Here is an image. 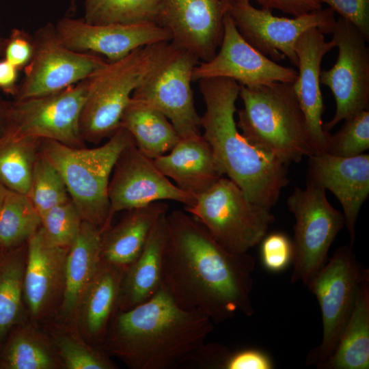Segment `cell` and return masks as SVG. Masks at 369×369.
I'll return each mask as SVG.
<instances>
[{
  "instance_id": "cell-45",
  "label": "cell",
  "mask_w": 369,
  "mask_h": 369,
  "mask_svg": "<svg viewBox=\"0 0 369 369\" xmlns=\"http://www.w3.org/2000/svg\"><path fill=\"white\" fill-rule=\"evenodd\" d=\"M68 3V16H72L77 9V0H67Z\"/></svg>"
},
{
  "instance_id": "cell-35",
  "label": "cell",
  "mask_w": 369,
  "mask_h": 369,
  "mask_svg": "<svg viewBox=\"0 0 369 369\" xmlns=\"http://www.w3.org/2000/svg\"><path fill=\"white\" fill-rule=\"evenodd\" d=\"M83 219L70 199L41 215V227L54 244L69 248L79 231Z\"/></svg>"
},
{
  "instance_id": "cell-44",
  "label": "cell",
  "mask_w": 369,
  "mask_h": 369,
  "mask_svg": "<svg viewBox=\"0 0 369 369\" xmlns=\"http://www.w3.org/2000/svg\"><path fill=\"white\" fill-rule=\"evenodd\" d=\"M11 101L3 99L0 96V137L3 135L8 127V112Z\"/></svg>"
},
{
  "instance_id": "cell-38",
  "label": "cell",
  "mask_w": 369,
  "mask_h": 369,
  "mask_svg": "<svg viewBox=\"0 0 369 369\" xmlns=\"http://www.w3.org/2000/svg\"><path fill=\"white\" fill-rule=\"evenodd\" d=\"M58 348L68 369H111L113 366L105 357L70 338H62Z\"/></svg>"
},
{
  "instance_id": "cell-23",
  "label": "cell",
  "mask_w": 369,
  "mask_h": 369,
  "mask_svg": "<svg viewBox=\"0 0 369 369\" xmlns=\"http://www.w3.org/2000/svg\"><path fill=\"white\" fill-rule=\"evenodd\" d=\"M167 213L154 226L140 255L123 271L117 304L119 311L148 301L163 284V262L167 241Z\"/></svg>"
},
{
  "instance_id": "cell-33",
  "label": "cell",
  "mask_w": 369,
  "mask_h": 369,
  "mask_svg": "<svg viewBox=\"0 0 369 369\" xmlns=\"http://www.w3.org/2000/svg\"><path fill=\"white\" fill-rule=\"evenodd\" d=\"M28 196L40 217L51 208L70 199L61 174L40 151Z\"/></svg>"
},
{
  "instance_id": "cell-37",
  "label": "cell",
  "mask_w": 369,
  "mask_h": 369,
  "mask_svg": "<svg viewBox=\"0 0 369 369\" xmlns=\"http://www.w3.org/2000/svg\"><path fill=\"white\" fill-rule=\"evenodd\" d=\"M260 243V259L267 271L279 273L292 263V242L286 234L282 232L266 234Z\"/></svg>"
},
{
  "instance_id": "cell-26",
  "label": "cell",
  "mask_w": 369,
  "mask_h": 369,
  "mask_svg": "<svg viewBox=\"0 0 369 369\" xmlns=\"http://www.w3.org/2000/svg\"><path fill=\"white\" fill-rule=\"evenodd\" d=\"M320 369L369 368V270L364 269L350 317Z\"/></svg>"
},
{
  "instance_id": "cell-12",
  "label": "cell",
  "mask_w": 369,
  "mask_h": 369,
  "mask_svg": "<svg viewBox=\"0 0 369 369\" xmlns=\"http://www.w3.org/2000/svg\"><path fill=\"white\" fill-rule=\"evenodd\" d=\"M228 12L254 48L274 62L287 58L297 68L295 46L301 35L311 28L331 33L336 21L335 12L329 8L286 18L274 16L269 9H258L249 1L228 2Z\"/></svg>"
},
{
  "instance_id": "cell-29",
  "label": "cell",
  "mask_w": 369,
  "mask_h": 369,
  "mask_svg": "<svg viewBox=\"0 0 369 369\" xmlns=\"http://www.w3.org/2000/svg\"><path fill=\"white\" fill-rule=\"evenodd\" d=\"M41 140L5 132L0 137V182L28 195Z\"/></svg>"
},
{
  "instance_id": "cell-27",
  "label": "cell",
  "mask_w": 369,
  "mask_h": 369,
  "mask_svg": "<svg viewBox=\"0 0 369 369\" xmlns=\"http://www.w3.org/2000/svg\"><path fill=\"white\" fill-rule=\"evenodd\" d=\"M120 126L128 131L137 148L152 159L169 152L180 139L164 114L132 98L123 112Z\"/></svg>"
},
{
  "instance_id": "cell-2",
  "label": "cell",
  "mask_w": 369,
  "mask_h": 369,
  "mask_svg": "<svg viewBox=\"0 0 369 369\" xmlns=\"http://www.w3.org/2000/svg\"><path fill=\"white\" fill-rule=\"evenodd\" d=\"M214 323L179 307L163 284L148 301L115 316L109 350L135 369H169L190 361Z\"/></svg>"
},
{
  "instance_id": "cell-9",
  "label": "cell",
  "mask_w": 369,
  "mask_h": 369,
  "mask_svg": "<svg viewBox=\"0 0 369 369\" xmlns=\"http://www.w3.org/2000/svg\"><path fill=\"white\" fill-rule=\"evenodd\" d=\"M364 270L353 247L343 245L305 285L318 300L323 325L321 342L308 354L307 366L318 368L333 353L353 308Z\"/></svg>"
},
{
  "instance_id": "cell-48",
  "label": "cell",
  "mask_w": 369,
  "mask_h": 369,
  "mask_svg": "<svg viewBox=\"0 0 369 369\" xmlns=\"http://www.w3.org/2000/svg\"><path fill=\"white\" fill-rule=\"evenodd\" d=\"M224 1L227 2H232V1H250L251 0H224ZM254 1H257V3L260 4L261 0H254Z\"/></svg>"
},
{
  "instance_id": "cell-18",
  "label": "cell",
  "mask_w": 369,
  "mask_h": 369,
  "mask_svg": "<svg viewBox=\"0 0 369 369\" xmlns=\"http://www.w3.org/2000/svg\"><path fill=\"white\" fill-rule=\"evenodd\" d=\"M55 26L68 48L102 55L110 62L118 60L138 48L172 40L167 29L152 22L95 25L87 23L83 18L67 15Z\"/></svg>"
},
{
  "instance_id": "cell-14",
  "label": "cell",
  "mask_w": 369,
  "mask_h": 369,
  "mask_svg": "<svg viewBox=\"0 0 369 369\" xmlns=\"http://www.w3.org/2000/svg\"><path fill=\"white\" fill-rule=\"evenodd\" d=\"M332 40L338 49L335 64L321 70L320 83L331 91L336 111L333 118L323 123L329 132L339 122L369 109V49L367 40L358 29L347 20H336Z\"/></svg>"
},
{
  "instance_id": "cell-32",
  "label": "cell",
  "mask_w": 369,
  "mask_h": 369,
  "mask_svg": "<svg viewBox=\"0 0 369 369\" xmlns=\"http://www.w3.org/2000/svg\"><path fill=\"white\" fill-rule=\"evenodd\" d=\"M160 0H85L88 24L130 25L156 23Z\"/></svg>"
},
{
  "instance_id": "cell-16",
  "label": "cell",
  "mask_w": 369,
  "mask_h": 369,
  "mask_svg": "<svg viewBox=\"0 0 369 369\" xmlns=\"http://www.w3.org/2000/svg\"><path fill=\"white\" fill-rule=\"evenodd\" d=\"M297 76L294 68L279 65L249 44L227 12L219 50L210 60L200 62L194 68L192 81L227 78L240 85L254 87L277 82L294 83Z\"/></svg>"
},
{
  "instance_id": "cell-25",
  "label": "cell",
  "mask_w": 369,
  "mask_h": 369,
  "mask_svg": "<svg viewBox=\"0 0 369 369\" xmlns=\"http://www.w3.org/2000/svg\"><path fill=\"white\" fill-rule=\"evenodd\" d=\"M101 232L94 225L82 221L78 234L70 246L64 269L62 308L66 314L74 312L102 262Z\"/></svg>"
},
{
  "instance_id": "cell-5",
  "label": "cell",
  "mask_w": 369,
  "mask_h": 369,
  "mask_svg": "<svg viewBox=\"0 0 369 369\" xmlns=\"http://www.w3.org/2000/svg\"><path fill=\"white\" fill-rule=\"evenodd\" d=\"M172 44L138 48L115 61H107L87 79L86 96L79 118L84 142L98 144L120 127L133 92L159 66Z\"/></svg>"
},
{
  "instance_id": "cell-8",
  "label": "cell",
  "mask_w": 369,
  "mask_h": 369,
  "mask_svg": "<svg viewBox=\"0 0 369 369\" xmlns=\"http://www.w3.org/2000/svg\"><path fill=\"white\" fill-rule=\"evenodd\" d=\"M287 204L295 219L292 284L305 286L327 261L331 243L344 226L343 214L329 202L325 189L310 182L296 187Z\"/></svg>"
},
{
  "instance_id": "cell-6",
  "label": "cell",
  "mask_w": 369,
  "mask_h": 369,
  "mask_svg": "<svg viewBox=\"0 0 369 369\" xmlns=\"http://www.w3.org/2000/svg\"><path fill=\"white\" fill-rule=\"evenodd\" d=\"M132 138L120 126L103 145L92 148L71 147L49 139L40 144V152L61 174L82 219L101 233L109 211L110 177L118 156Z\"/></svg>"
},
{
  "instance_id": "cell-24",
  "label": "cell",
  "mask_w": 369,
  "mask_h": 369,
  "mask_svg": "<svg viewBox=\"0 0 369 369\" xmlns=\"http://www.w3.org/2000/svg\"><path fill=\"white\" fill-rule=\"evenodd\" d=\"M168 210L163 201L128 210L117 225L102 232V260L124 270L140 255L154 226Z\"/></svg>"
},
{
  "instance_id": "cell-39",
  "label": "cell",
  "mask_w": 369,
  "mask_h": 369,
  "mask_svg": "<svg viewBox=\"0 0 369 369\" xmlns=\"http://www.w3.org/2000/svg\"><path fill=\"white\" fill-rule=\"evenodd\" d=\"M34 53V41L25 30L14 28L5 38L3 57L19 70L31 62Z\"/></svg>"
},
{
  "instance_id": "cell-4",
  "label": "cell",
  "mask_w": 369,
  "mask_h": 369,
  "mask_svg": "<svg viewBox=\"0 0 369 369\" xmlns=\"http://www.w3.org/2000/svg\"><path fill=\"white\" fill-rule=\"evenodd\" d=\"M236 126L254 146L288 164L316 152L292 83L241 85Z\"/></svg>"
},
{
  "instance_id": "cell-20",
  "label": "cell",
  "mask_w": 369,
  "mask_h": 369,
  "mask_svg": "<svg viewBox=\"0 0 369 369\" xmlns=\"http://www.w3.org/2000/svg\"><path fill=\"white\" fill-rule=\"evenodd\" d=\"M334 47V42L326 41L324 33L317 28L309 29L301 34L295 46L299 71L292 85L316 153L325 152L330 133L323 129L322 118L325 106L320 87V73L324 56Z\"/></svg>"
},
{
  "instance_id": "cell-15",
  "label": "cell",
  "mask_w": 369,
  "mask_h": 369,
  "mask_svg": "<svg viewBox=\"0 0 369 369\" xmlns=\"http://www.w3.org/2000/svg\"><path fill=\"white\" fill-rule=\"evenodd\" d=\"M111 174L108 186L109 211L102 232L111 226L113 215L121 210L165 200L176 201L184 206L195 203V197L165 176L154 159L137 148L133 138L120 152Z\"/></svg>"
},
{
  "instance_id": "cell-1",
  "label": "cell",
  "mask_w": 369,
  "mask_h": 369,
  "mask_svg": "<svg viewBox=\"0 0 369 369\" xmlns=\"http://www.w3.org/2000/svg\"><path fill=\"white\" fill-rule=\"evenodd\" d=\"M166 222L163 284L176 303L214 324L251 316L253 257L227 251L186 211L168 212Z\"/></svg>"
},
{
  "instance_id": "cell-41",
  "label": "cell",
  "mask_w": 369,
  "mask_h": 369,
  "mask_svg": "<svg viewBox=\"0 0 369 369\" xmlns=\"http://www.w3.org/2000/svg\"><path fill=\"white\" fill-rule=\"evenodd\" d=\"M274 364L264 351L246 348L230 352L225 359L221 369H272Z\"/></svg>"
},
{
  "instance_id": "cell-7",
  "label": "cell",
  "mask_w": 369,
  "mask_h": 369,
  "mask_svg": "<svg viewBox=\"0 0 369 369\" xmlns=\"http://www.w3.org/2000/svg\"><path fill=\"white\" fill-rule=\"evenodd\" d=\"M184 210L221 247L237 254L247 253L259 244L275 219L269 208L249 201L234 181L224 176Z\"/></svg>"
},
{
  "instance_id": "cell-21",
  "label": "cell",
  "mask_w": 369,
  "mask_h": 369,
  "mask_svg": "<svg viewBox=\"0 0 369 369\" xmlns=\"http://www.w3.org/2000/svg\"><path fill=\"white\" fill-rule=\"evenodd\" d=\"M153 159L165 176L195 197L225 176L202 134L180 138L169 152Z\"/></svg>"
},
{
  "instance_id": "cell-30",
  "label": "cell",
  "mask_w": 369,
  "mask_h": 369,
  "mask_svg": "<svg viewBox=\"0 0 369 369\" xmlns=\"http://www.w3.org/2000/svg\"><path fill=\"white\" fill-rule=\"evenodd\" d=\"M25 251L17 246L0 258V340L18 321L22 312Z\"/></svg>"
},
{
  "instance_id": "cell-43",
  "label": "cell",
  "mask_w": 369,
  "mask_h": 369,
  "mask_svg": "<svg viewBox=\"0 0 369 369\" xmlns=\"http://www.w3.org/2000/svg\"><path fill=\"white\" fill-rule=\"evenodd\" d=\"M18 69L4 58L0 59V90L15 96L18 89Z\"/></svg>"
},
{
  "instance_id": "cell-13",
  "label": "cell",
  "mask_w": 369,
  "mask_h": 369,
  "mask_svg": "<svg viewBox=\"0 0 369 369\" xmlns=\"http://www.w3.org/2000/svg\"><path fill=\"white\" fill-rule=\"evenodd\" d=\"M199 63L194 55L172 44L161 62L131 96L164 114L180 138L201 135L191 87L193 71Z\"/></svg>"
},
{
  "instance_id": "cell-42",
  "label": "cell",
  "mask_w": 369,
  "mask_h": 369,
  "mask_svg": "<svg viewBox=\"0 0 369 369\" xmlns=\"http://www.w3.org/2000/svg\"><path fill=\"white\" fill-rule=\"evenodd\" d=\"M262 8L277 10L293 16L305 14L322 8L319 0H261Z\"/></svg>"
},
{
  "instance_id": "cell-10",
  "label": "cell",
  "mask_w": 369,
  "mask_h": 369,
  "mask_svg": "<svg viewBox=\"0 0 369 369\" xmlns=\"http://www.w3.org/2000/svg\"><path fill=\"white\" fill-rule=\"evenodd\" d=\"M33 37V55L23 69L14 100L59 92L87 79L107 62L99 55L68 48L51 23L38 28Z\"/></svg>"
},
{
  "instance_id": "cell-36",
  "label": "cell",
  "mask_w": 369,
  "mask_h": 369,
  "mask_svg": "<svg viewBox=\"0 0 369 369\" xmlns=\"http://www.w3.org/2000/svg\"><path fill=\"white\" fill-rule=\"evenodd\" d=\"M9 369H49L54 366L48 351L40 343L23 334L13 337L3 355Z\"/></svg>"
},
{
  "instance_id": "cell-17",
  "label": "cell",
  "mask_w": 369,
  "mask_h": 369,
  "mask_svg": "<svg viewBox=\"0 0 369 369\" xmlns=\"http://www.w3.org/2000/svg\"><path fill=\"white\" fill-rule=\"evenodd\" d=\"M228 10L224 0H160L156 23L169 31L174 46L204 62L221 44Z\"/></svg>"
},
{
  "instance_id": "cell-3",
  "label": "cell",
  "mask_w": 369,
  "mask_h": 369,
  "mask_svg": "<svg viewBox=\"0 0 369 369\" xmlns=\"http://www.w3.org/2000/svg\"><path fill=\"white\" fill-rule=\"evenodd\" d=\"M197 82L205 104L202 135L224 175L249 201L270 209L288 182V164L254 146L239 132L234 119L241 89L236 81L208 78Z\"/></svg>"
},
{
  "instance_id": "cell-47",
  "label": "cell",
  "mask_w": 369,
  "mask_h": 369,
  "mask_svg": "<svg viewBox=\"0 0 369 369\" xmlns=\"http://www.w3.org/2000/svg\"><path fill=\"white\" fill-rule=\"evenodd\" d=\"M5 38L0 35V57L3 56Z\"/></svg>"
},
{
  "instance_id": "cell-22",
  "label": "cell",
  "mask_w": 369,
  "mask_h": 369,
  "mask_svg": "<svg viewBox=\"0 0 369 369\" xmlns=\"http://www.w3.org/2000/svg\"><path fill=\"white\" fill-rule=\"evenodd\" d=\"M68 249L52 243L42 227L27 241L23 295L33 314L42 312L64 280Z\"/></svg>"
},
{
  "instance_id": "cell-40",
  "label": "cell",
  "mask_w": 369,
  "mask_h": 369,
  "mask_svg": "<svg viewBox=\"0 0 369 369\" xmlns=\"http://www.w3.org/2000/svg\"><path fill=\"white\" fill-rule=\"evenodd\" d=\"M355 25L369 41V0H319Z\"/></svg>"
},
{
  "instance_id": "cell-34",
  "label": "cell",
  "mask_w": 369,
  "mask_h": 369,
  "mask_svg": "<svg viewBox=\"0 0 369 369\" xmlns=\"http://www.w3.org/2000/svg\"><path fill=\"white\" fill-rule=\"evenodd\" d=\"M334 134L329 135L325 152L340 157L363 154L369 148V110H364L345 120Z\"/></svg>"
},
{
  "instance_id": "cell-11",
  "label": "cell",
  "mask_w": 369,
  "mask_h": 369,
  "mask_svg": "<svg viewBox=\"0 0 369 369\" xmlns=\"http://www.w3.org/2000/svg\"><path fill=\"white\" fill-rule=\"evenodd\" d=\"M86 91L87 79L55 93L11 101L5 132L85 147L79 118Z\"/></svg>"
},
{
  "instance_id": "cell-31",
  "label": "cell",
  "mask_w": 369,
  "mask_h": 369,
  "mask_svg": "<svg viewBox=\"0 0 369 369\" xmlns=\"http://www.w3.org/2000/svg\"><path fill=\"white\" fill-rule=\"evenodd\" d=\"M40 227L41 217L29 197L8 189L0 209V246H19Z\"/></svg>"
},
{
  "instance_id": "cell-28",
  "label": "cell",
  "mask_w": 369,
  "mask_h": 369,
  "mask_svg": "<svg viewBox=\"0 0 369 369\" xmlns=\"http://www.w3.org/2000/svg\"><path fill=\"white\" fill-rule=\"evenodd\" d=\"M123 271L102 260L82 301L83 316L87 332L99 336L105 332L115 308Z\"/></svg>"
},
{
  "instance_id": "cell-19",
  "label": "cell",
  "mask_w": 369,
  "mask_h": 369,
  "mask_svg": "<svg viewBox=\"0 0 369 369\" xmlns=\"http://www.w3.org/2000/svg\"><path fill=\"white\" fill-rule=\"evenodd\" d=\"M307 181L329 190L340 202L351 246L359 210L369 195V155L340 157L326 152L309 156Z\"/></svg>"
},
{
  "instance_id": "cell-46",
  "label": "cell",
  "mask_w": 369,
  "mask_h": 369,
  "mask_svg": "<svg viewBox=\"0 0 369 369\" xmlns=\"http://www.w3.org/2000/svg\"><path fill=\"white\" fill-rule=\"evenodd\" d=\"M8 190V189L0 182V209L4 202Z\"/></svg>"
}]
</instances>
